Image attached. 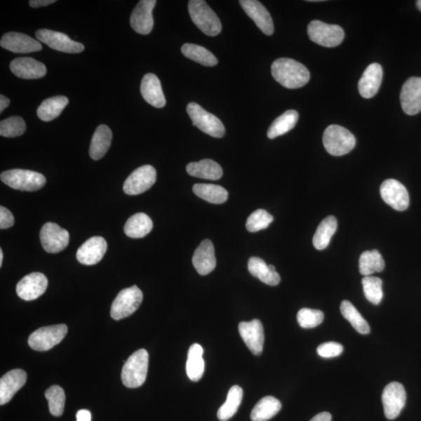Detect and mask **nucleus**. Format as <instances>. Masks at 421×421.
Wrapping results in <instances>:
<instances>
[{
  "instance_id": "1",
  "label": "nucleus",
  "mask_w": 421,
  "mask_h": 421,
  "mask_svg": "<svg viewBox=\"0 0 421 421\" xmlns=\"http://www.w3.org/2000/svg\"><path fill=\"white\" fill-rule=\"evenodd\" d=\"M272 74L281 86L290 89L304 87L311 76L305 65L289 58H280L274 61Z\"/></svg>"
},
{
  "instance_id": "2",
  "label": "nucleus",
  "mask_w": 421,
  "mask_h": 421,
  "mask_svg": "<svg viewBox=\"0 0 421 421\" xmlns=\"http://www.w3.org/2000/svg\"><path fill=\"white\" fill-rule=\"evenodd\" d=\"M147 370L149 353L145 349H140L125 361L121 374L123 385L131 389L140 387L146 380Z\"/></svg>"
},
{
  "instance_id": "3",
  "label": "nucleus",
  "mask_w": 421,
  "mask_h": 421,
  "mask_svg": "<svg viewBox=\"0 0 421 421\" xmlns=\"http://www.w3.org/2000/svg\"><path fill=\"white\" fill-rule=\"evenodd\" d=\"M188 11L193 22L203 34L213 37L221 32V21L206 1L191 0Z\"/></svg>"
},
{
  "instance_id": "4",
  "label": "nucleus",
  "mask_w": 421,
  "mask_h": 421,
  "mask_svg": "<svg viewBox=\"0 0 421 421\" xmlns=\"http://www.w3.org/2000/svg\"><path fill=\"white\" fill-rule=\"evenodd\" d=\"M323 145L332 156H341L354 149L356 139L353 133L340 125H330L323 135Z\"/></svg>"
},
{
  "instance_id": "5",
  "label": "nucleus",
  "mask_w": 421,
  "mask_h": 421,
  "mask_svg": "<svg viewBox=\"0 0 421 421\" xmlns=\"http://www.w3.org/2000/svg\"><path fill=\"white\" fill-rule=\"evenodd\" d=\"M0 178L7 186L21 192H36L44 187L46 182L44 175L20 168L5 171L1 173Z\"/></svg>"
},
{
  "instance_id": "6",
  "label": "nucleus",
  "mask_w": 421,
  "mask_h": 421,
  "mask_svg": "<svg viewBox=\"0 0 421 421\" xmlns=\"http://www.w3.org/2000/svg\"><path fill=\"white\" fill-rule=\"evenodd\" d=\"M187 112L193 125L201 131L213 138L224 137L226 129L220 119L203 109L198 103H189Z\"/></svg>"
},
{
  "instance_id": "7",
  "label": "nucleus",
  "mask_w": 421,
  "mask_h": 421,
  "mask_svg": "<svg viewBox=\"0 0 421 421\" xmlns=\"http://www.w3.org/2000/svg\"><path fill=\"white\" fill-rule=\"evenodd\" d=\"M143 300V293L137 286L119 293L111 307V317L121 320L135 313Z\"/></svg>"
},
{
  "instance_id": "8",
  "label": "nucleus",
  "mask_w": 421,
  "mask_h": 421,
  "mask_svg": "<svg viewBox=\"0 0 421 421\" xmlns=\"http://www.w3.org/2000/svg\"><path fill=\"white\" fill-rule=\"evenodd\" d=\"M308 36L321 46L333 48L340 46L345 36L342 28L336 25H328L320 20H313L307 27Z\"/></svg>"
},
{
  "instance_id": "9",
  "label": "nucleus",
  "mask_w": 421,
  "mask_h": 421,
  "mask_svg": "<svg viewBox=\"0 0 421 421\" xmlns=\"http://www.w3.org/2000/svg\"><path fill=\"white\" fill-rule=\"evenodd\" d=\"M67 329L63 324L40 328L30 335L28 344L34 350H49L65 339Z\"/></svg>"
},
{
  "instance_id": "10",
  "label": "nucleus",
  "mask_w": 421,
  "mask_h": 421,
  "mask_svg": "<svg viewBox=\"0 0 421 421\" xmlns=\"http://www.w3.org/2000/svg\"><path fill=\"white\" fill-rule=\"evenodd\" d=\"M156 168L150 165L140 166L126 180L123 192L128 195H138L149 189L156 181Z\"/></svg>"
},
{
  "instance_id": "11",
  "label": "nucleus",
  "mask_w": 421,
  "mask_h": 421,
  "mask_svg": "<svg viewBox=\"0 0 421 421\" xmlns=\"http://www.w3.org/2000/svg\"><path fill=\"white\" fill-rule=\"evenodd\" d=\"M42 248L49 254H56L67 247L69 241L68 232L59 225L47 222L40 232Z\"/></svg>"
},
{
  "instance_id": "12",
  "label": "nucleus",
  "mask_w": 421,
  "mask_h": 421,
  "mask_svg": "<svg viewBox=\"0 0 421 421\" xmlns=\"http://www.w3.org/2000/svg\"><path fill=\"white\" fill-rule=\"evenodd\" d=\"M384 413L386 418L394 420L404 408L406 393L403 385L394 382L385 386L382 396Z\"/></svg>"
},
{
  "instance_id": "13",
  "label": "nucleus",
  "mask_w": 421,
  "mask_h": 421,
  "mask_svg": "<svg viewBox=\"0 0 421 421\" xmlns=\"http://www.w3.org/2000/svg\"><path fill=\"white\" fill-rule=\"evenodd\" d=\"M35 35L39 41L54 51L67 53H80L84 51L83 44L70 39L67 34L61 32L40 29Z\"/></svg>"
},
{
  "instance_id": "14",
  "label": "nucleus",
  "mask_w": 421,
  "mask_h": 421,
  "mask_svg": "<svg viewBox=\"0 0 421 421\" xmlns=\"http://www.w3.org/2000/svg\"><path fill=\"white\" fill-rule=\"evenodd\" d=\"M380 193L383 201L396 210H405L410 205L408 192L404 185L394 179L382 182Z\"/></svg>"
},
{
  "instance_id": "15",
  "label": "nucleus",
  "mask_w": 421,
  "mask_h": 421,
  "mask_svg": "<svg viewBox=\"0 0 421 421\" xmlns=\"http://www.w3.org/2000/svg\"><path fill=\"white\" fill-rule=\"evenodd\" d=\"M400 102L406 114L413 116L421 111V77L407 80L400 93Z\"/></svg>"
},
{
  "instance_id": "16",
  "label": "nucleus",
  "mask_w": 421,
  "mask_h": 421,
  "mask_svg": "<svg viewBox=\"0 0 421 421\" xmlns=\"http://www.w3.org/2000/svg\"><path fill=\"white\" fill-rule=\"evenodd\" d=\"M239 333L246 345L256 356L261 355L265 342L264 328L261 321L254 319L239 324Z\"/></svg>"
},
{
  "instance_id": "17",
  "label": "nucleus",
  "mask_w": 421,
  "mask_h": 421,
  "mask_svg": "<svg viewBox=\"0 0 421 421\" xmlns=\"http://www.w3.org/2000/svg\"><path fill=\"white\" fill-rule=\"evenodd\" d=\"M48 287V279L44 274L32 272L20 281L17 286L18 297L30 301L38 299Z\"/></svg>"
},
{
  "instance_id": "18",
  "label": "nucleus",
  "mask_w": 421,
  "mask_h": 421,
  "mask_svg": "<svg viewBox=\"0 0 421 421\" xmlns=\"http://www.w3.org/2000/svg\"><path fill=\"white\" fill-rule=\"evenodd\" d=\"M156 0H142L133 11L130 19L133 30L140 34H149L154 26L152 11L156 4Z\"/></svg>"
},
{
  "instance_id": "19",
  "label": "nucleus",
  "mask_w": 421,
  "mask_h": 421,
  "mask_svg": "<svg viewBox=\"0 0 421 421\" xmlns=\"http://www.w3.org/2000/svg\"><path fill=\"white\" fill-rule=\"evenodd\" d=\"M0 45L14 53L26 54L41 51L40 42L22 33L9 32L4 35Z\"/></svg>"
},
{
  "instance_id": "20",
  "label": "nucleus",
  "mask_w": 421,
  "mask_h": 421,
  "mask_svg": "<svg viewBox=\"0 0 421 421\" xmlns=\"http://www.w3.org/2000/svg\"><path fill=\"white\" fill-rule=\"evenodd\" d=\"M107 250V242L102 236H93L84 242L76 252V259L84 265L100 262Z\"/></svg>"
},
{
  "instance_id": "21",
  "label": "nucleus",
  "mask_w": 421,
  "mask_h": 421,
  "mask_svg": "<svg viewBox=\"0 0 421 421\" xmlns=\"http://www.w3.org/2000/svg\"><path fill=\"white\" fill-rule=\"evenodd\" d=\"M241 6L261 30L266 35L274 33L273 20L268 11L257 0H241Z\"/></svg>"
},
{
  "instance_id": "22",
  "label": "nucleus",
  "mask_w": 421,
  "mask_h": 421,
  "mask_svg": "<svg viewBox=\"0 0 421 421\" xmlns=\"http://www.w3.org/2000/svg\"><path fill=\"white\" fill-rule=\"evenodd\" d=\"M10 68L14 75L26 80L39 79L47 73L44 63L31 58L14 59Z\"/></svg>"
},
{
  "instance_id": "23",
  "label": "nucleus",
  "mask_w": 421,
  "mask_h": 421,
  "mask_svg": "<svg viewBox=\"0 0 421 421\" xmlns=\"http://www.w3.org/2000/svg\"><path fill=\"white\" fill-rule=\"evenodd\" d=\"M27 381L24 370L15 369L7 372L0 380V405L9 403L14 395L23 387Z\"/></svg>"
},
{
  "instance_id": "24",
  "label": "nucleus",
  "mask_w": 421,
  "mask_h": 421,
  "mask_svg": "<svg viewBox=\"0 0 421 421\" xmlns=\"http://www.w3.org/2000/svg\"><path fill=\"white\" fill-rule=\"evenodd\" d=\"M383 76L382 67L378 63H371L363 72L358 83V89L364 98L374 97L381 87Z\"/></svg>"
},
{
  "instance_id": "25",
  "label": "nucleus",
  "mask_w": 421,
  "mask_h": 421,
  "mask_svg": "<svg viewBox=\"0 0 421 421\" xmlns=\"http://www.w3.org/2000/svg\"><path fill=\"white\" fill-rule=\"evenodd\" d=\"M193 265L195 269L201 276H206L212 272L216 266L215 248L210 240L203 241L194 251Z\"/></svg>"
},
{
  "instance_id": "26",
  "label": "nucleus",
  "mask_w": 421,
  "mask_h": 421,
  "mask_svg": "<svg viewBox=\"0 0 421 421\" xmlns=\"http://www.w3.org/2000/svg\"><path fill=\"white\" fill-rule=\"evenodd\" d=\"M140 93L144 100L156 108L165 107L166 101L158 76L154 74L144 76L140 84Z\"/></svg>"
},
{
  "instance_id": "27",
  "label": "nucleus",
  "mask_w": 421,
  "mask_h": 421,
  "mask_svg": "<svg viewBox=\"0 0 421 421\" xmlns=\"http://www.w3.org/2000/svg\"><path fill=\"white\" fill-rule=\"evenodd\" d=\"M112 138V131L108 126L104 124L98 126L91 142L89 150L91 158L98 161L104 157L109 149Z\"/></svg>"
},
{
  "instance_id": "28",
  "label": "nucleus",
  "mask_w": 421,
  "mask_h": 421,
  "mask_svg": "<svg viewBox=\"0 0 421 421\" xmlns=\"http://www.w3.org/2000/svg\"><path fill=\"white\" fill-rule=\"evenodd\" d=\"M248 270L253 276L269 286H277L280 283V276L275 266L267 265L262 258L252 257L249 259Z\"/></svg>"
},
{
  "instance_id": "29",
  "label": "nucleus",
  "mask_w": 421,
  "mask_h": 421,
  "mask_svg": "<svg viewBox=\"0 0 421 421\" xmlns=\"http://www.w3.org/2000/svg\"><path fill=\"white\" fill-rule=\"evenodd\" d=\"M187 172L192 177L201 179L218 180L223 175L222 168L212 159H203L187 166Z\"/></svg>"
},
{
  "instance_id": "30",
  "label": "nucleus",
  "mask_w": 421,
  "mask_h": 421,
  "mask_svg": "<svg viewBox=\"0 0 421 421\" xmlns=\"http://www.w3.org/2000/svg\"><path fill=\"white\" fill-rule=\"evenodd\" d=\"M203 349L198 343L189 347L186 364L187 375L193 382H199L205 372V361L203 359Z\"/></svg>"
},
{
  "instance_id": "31",
  "label": "nucleus",
  "mask_w": 421,
  "mask_h": 421,
  "mask_svg": "<svg viewBox=\"0 0 421 421\" xmlns=\"http://www.w3.org/2000/svg\"><path fill=\"white\" fill-rule=\"evenodd\" d=\"M153 228L151 218L145 213H137L126 221L124 233L131 238H142L150 233Z\"/></svg>"
},
{
  "instance_id": "32",
  "label": "nucleus",
  "mask_w": 421,
  "mask_h": 421,
  "mask_svg": "<svg viewBox=\"0 0 421 421\" xmlns=\"http://www.w3.org/2000/svg\"><path fill=\"white\" fill-rule=\"evenodd\" d=\"M69 103V100L65 96H55L47 98L42 102L37 109V115L41 121L49 122L58 118L62 111Z\"/></svg>"
},
{
  "instance_id": "33",
  "label": "nucleus",
  "mask_w": 421,
  "mask_h": 421,
  "mask_svg": "<svg viewBox=\"0 0 421 421\" xmlns=\"http://www.w3.org/2000/svg\"><path fill=\"white\" fill-rule=\"evenodd\" d=\"M282 408L279 399L273 396H265L255 405L250 413L252 421H266L275 417Z\"/></svg>"
},
{
  "instance_id": "34",
  "label": "nucleus",
  "mask_w": 421,
  "mask_h": 421,
  "mask_svg": "<svg viewBox=\"0 0 421 421\" xmlns=\"http://www.w3.org/2000/svg\"><path fill=\"white\" fill-rule=\"evenodd\" d=\"M298 119L299 114L297 111L291 109L285 112L283 114L272 122L267 135L269 138L274 139L285 135V133L293 129L298 121Z\"/></svg>"
},
{
  "instance_id": "35",
  "label": "nucleus",
  "mask_w": 421,
  "mask_h": 421,
  "mask_svg": "<svg viewBox=\"0 0 421 421\" xmlns=\"http://www.w3.org/2000/svg\"><path fill=\"white\" fill-rule=\"evenodd\" d=\"M337 230V220L333 215H329L320 223L313 237V244L317 250L326 249Z\"/></svg>"
},
{
  "instance_id": "36",
  "label": "nucleus",
  "mask_w": 421,
  "mask_h": 421,
  "mask_svg": "<svg viewBox=\"0 0 421 421\" xmlns=\"http://www.w3.org/2000/svg\"><path fill=\"white\" fill-rule=\"evenodd\" d=\"M243 399V389L239 385H234L228 392L227 401L218 410L217 416L222 421H227L234 416L240 407Z\"/></svg>"
},
{
  "instance_id": "37",
  "label": "nucleus",
  "mask_w": 421,
  "mask_h": 421,
  "mask_svg": "<svg viewBox=\"0 0 421 421\" xmlns=\"http://www.w3.org/2000/svg\"><path fill=\"white\" fill-rule=\"evenodd\" d=\"M194 193L199 198L213 203H222L228 199V192L220 185L196 184L193 187Z\"/></svg>"
},
{
  "instance_id": "38",
  "label": "nucleus",
  "mask_w": 421,
  "mask_h": 421,
  "mask_svg": "<svg viewBox=\"0 0 421 421\" xmlns=\"http://www.w3.org/2000/svg\"><path fill=\"white\" fill-rule=\"evenodd\" d=\"M385 269L384 259L377 250L362 253L359 260V269L361 275L370 276L375 272H381Z\"/></svg>"
},
{
  "instance_id": "39",
  "label": "nucleus",
  "mask_w": 421,
  "mask_h": 421,
  "mask_svg": "<svg viewBox=\"0 0 421 421\" xmlns=\"http://www.w3.org/2000/svg\"><path fill=\"white\" fill-rule=\"evenodd\" d=\"M182 55L187 58L206 67H214L218 65L215 56L202 46L186 44L181 48Z\"/></svg>"
},
{
  "instance_id": "40",
  "label": "nucleus",
  "mask_w": 421,
  "mask_h": 421,
  "mask_svg": "<svg viewBox=\"0 0 421 421\" xmlns=\"http://www.w3.org/2000/svg\"><path fill=\"white\" fill-rule=\"evenodd\" d=\"M341 314L356 331L363 335H368L370 332V328L366 320H365L356 308L350 303L349 300H343L340 306Z\"/></svg>"
},
{
  "instance_id": "41",
  "label": "nucleus",
  "mask_w": 421,
  "mask_h": 421,
  "mask_svg": "<svg viewBox=\"0 0 421 421\" xmlns=\"http://www.w3.org/2000/svg\"><path fill=\"white\" fill-rule=\"evenodd\" d=\"M364 296L371 304L378 305L383 298L382 280L374 276H364L362 279Z\"/></svg>"
},
{
  "instance_id": "42",
  "label": "nucleus",
  "mask_w": 421,
  "mask_h": 421,
  "mask_svg": "<svg viewBox=\"0 0 421 421\" xmlns=\"http://www.w3.org/2000/svg\"><path fill=\"white\" fill-rule=\"evenodd\" d=\"M48 408L52 415L60 417L65 410L66 396L65 390L59 385H53L46 392Z\"/></svg>"
},
{
  "instance_id": "43",
  "label": "nucleus",
  "mask_w": 421,
  "mask_h": 421,
  "mask_svg": "<svg viewBox=\"0 0 421 421\" xmlns=\"http://www.w3.org/2000/svg\"><path fill=\"white\" fill-rule=\"evenodd\" d=\"M26 123L23 118L11 116L0 123V135L5 138H16L24 135Z\"/></svg>"
},
{
  "instance_id": "44",
  "label": "nucleus",
  "mask_w": 421,
  "mask_h": 421,
  "mask_svg": "<svg viewBox=\"0 0 421 421\" xmlns=\"http://www.w3.org/2000/svg\"><path fill=\"white\" fill-rule=\"evenodd\" d=\"M273 220V216L265 210L258 209L248 217L246 227L251 233H255V232L268 228Z\"/></svg>"
},
{
  "instance_id": "45",
  "label": "nucleus",
  "mask_w": 421,
  "mask_h": 421,
  "mask_svg": "<svg viewBox=\"0 0 421 421\" xmlns=\"http://www.w3.org/2000/svg\"><path fill=\"white\" fill-rule=\"evenodd\" d=\"M324 321V314L319 310L303 308L298 314V324L303 328H313L319 326Z\"/></svg>"
},
{
  "instance_id": "46",
  "label": "nucleus",
  "mask_w": 421,
  "mask_h": 421,
  "mask_svg": "<svg viewBox=\"0 0 421 421\" xmlns=\"http://www.w3.org/2000/svg\"><path fill=\"white\" fill-rule=\"evenodd\" d=\"M318 354L323 358L339 356L343 352L341 344L335 342H328L321 344L317 349Z\"/></svg>"
},
{
  "instance_id": "47",
  "label": "nucleus",
  "mask_w": 421,
  "mask_h": 421,
  "mask_svg": "<svg viewBox=\"0 0 421 421\" xmlns=\"http://www.w3.org/2000/svg\"><path fill=\"white\" fill-rule=\"evenodd\" d=\"M14 217L11 210L6 208L0 207V229H9L13 226Z\"/></svg>"
},
{
  "instance_id": "48",
  "label": "nucleus",
  "mask_w": 421,
  "mask_h": 421,
  "mask_svg": "<svg viewBox=\"0 0 421 421\" xmlns=\"http://www.w3.org/2000/svg\"><path fill=\"white\" fill-rule=\"evenodd\" d=\"M55 2V0H31V1H29V5L33 7V8H37V7L51 5Z\"/></svg>"
},
{
  "instance_id": "49",
  "label": "nucleus",
  "mask_w": 421,
  "mask_h": 421,
  "mask_svg": "<svg viewBox=\"0 0 421 421\" xmlns=\"http://www.w3.org/2000/svg\"><path fill=\"white\" fill-rule=\"evenodd\" d=\"M76 421H91V414L88 410H81L76 413Z\"/></svg>"
},
{
  "instance_id": "50",
  "label": "nucleus",
  "mask_w": 421,
  "mask_h": 421,
  "mask_svg": "<svg viewBox=\"0 0 421 421\" xmlns=\"http://www.w3.org/2000/svg\"><path fill=\"white\" fill-rule=\"evenodd\" d=\"M310 421H332V415L328 412H322L314 416Z\"/></svg>"
},
{
  "instance_id": "51",
  "label": "nucleus",
  "mask_w": 421,
  "mask_h": 421,
  "mask_svg": "<svg viewBox=\"0 0 421 421\" xmlns=\"http://www.w3.org/2000/svg\"><path fill=\"white\" fill-rule=\"evenodd\" d=\"M11 101L8 98L3 95H0V112H3L5 109L8 107Z\"/></svg>"
},
{
  "instance_id": "52",
  "label": "nucleus",
  "mask_w": 421,
  "mask_h": 421,
  "mask_svg": "<svg viewBox=\"0 0 421 421\" xmlns=\"http://www.w3.org/2000/svg\"><path fill=\"white\" fill-rule=\"evenodd\" d=\"M4 261V252L2 249H0V267L2 266Z\"/></svg>"
},
{
  "instance_id": "53",
  "label": "nucleus",
  "mask_w": 421,
  "mask_h": 421,
  "mask_svg": "<svg viewBox=\"0 0 421 421\" xmlns=\"http://www.w3.org/2000/svg\"><path fill=\"white\" fill-rule=\"evenodd\" d=\"M417 6L418 10L421 12V0H418L417 2Z\"/></svg>"
}]
</instances>
